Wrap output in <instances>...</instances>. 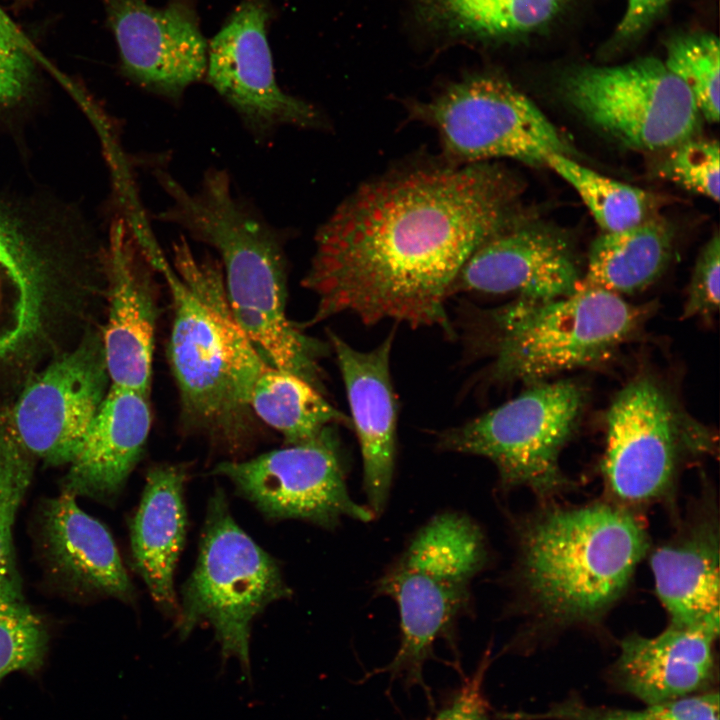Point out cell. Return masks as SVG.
<instances>
[{"instance_id": "30", "label": "cell", "mask_w": 720, "mask_h": 720, "mask_svg": "<svg viewBox=\"0 0 720 720\" xmlns=\"http://www.w3.org/2000/svg\"><path fill=\"white\" fill-rule=\"evenodd\" d=\"M508 720H719V693L709 690L684 698L628 710L589 705L576 696L543 712L502 714Z\"/></svg>"}, {"instance_id": "17", "label": "cell", "mask_w": 720, "mask_h": 720, "mask_svg": "<svg viewBox=\"0 0 720 720\" xmlns=\"http://www.w3.org/2000/svg\"><path fill=\"white\" fill-rule=\"evenodd\" d=\"M581 282L569 243L556 232L524 224L519 215L484 239L457 274L450 296L517 293L525 299L572 294Z\"/></svg>"}, {"instance_id": "9", "label": "cell", "mask_w": 720, "mask_h": 720, "mask_svg": "<svg viewBox=\"0 0 720 720\" xmlns=\"http://www.w3.org/2000/svg\"><path fill=\"white\" fill-rule=\"evenodd\" d=\"M705 427L684 414L654 376L641 374L615 395L606 415L601 469L614 502L631 509L664 499L687 456L711 453Z\"/></svg>"}, {"instance_id": "21", "label": "cell", "mask_w": 720, "mask_h": 720, "mask_svg": "<svg viewBox=\"0 0 720 720\" xmlns=\"http://www.w3.org/2000/svg\"><path fill=\"white\" fill-rule=\"evenodd\" d=\"M656 595L678 626H719V521L702 502L650 556Z\"/></svg>"}, {"instance_id": "1", "label": "cell", "mask_w": 720, "mask_h": 720, "mask_svg": "<svg viewBox=\"0 0 720 720\" xmlns=\"http://www.w3.org/2000/svg\"><path fill=\"white\" fill-rule=\"evenodd\" d=\"M520 185L487 162L392 171L361 185L319 227L302 280L311 326L341 313L455 336L451 286L473 250L516 217Z\"/></svg>"}, {"instance_id": "3", "label": "cell", "mask_w": 720, "mask_h": 720, "mask_svg": "<svg viewBox=\"0 0 720 720\" xmlns=\"http://www.w3.org/2000/svg\"><path fill=\"white\" fill-rule=\"evenodd\" d=\"M515 538L516 602L555 628L598 624L649 548L642 523L615 502L547 506L517 520Z\"/></svg>"}, {"instance_id": "31", "label": "cell", "mask_w": 720, "mask_h": 720, "mask_svg": "<svg viewBox=\"0 0 720 720\" xmlns=\"http://www.w3.org/2000/svg\"><path fill=\"white\" fill-rule=\"evenodd\" d=\"M32 474V456L18 442L9 421L0 419V593L20 591L13 526Z\"/></svg>"}, {"instance_id": "20", "label": "cell", "mask_w": 720, "mask_h": 720, "mask_svg": "<svg viewBox=\"0 0 720 720\" xmlns=\"http://www.w3.org/2000/svg\"><path fill=\"white\" fill-rule=\"evenodd\" d=\"M719 626L669 624L654 637L626 636L613 664L616 685L646 705L712 690Z\"/></svg>"}, {"instance_id": "28", "label": "cell", "mask_w": 720, "mask_h": 720, "mask_svg": "<svg viewBox=\"0 0 720 720\" xmlns=\"http://www.w3.org/2000/svg\"><path fill=\"white\" fill-rule=\"evenodd\" d=\"M545 165L570 184L603 232L633 227L654 216L649 192L601 175L564 154H551Z\"/></svg>"}, {"instance_id": "12", "label": "cell", "mask_w": 720, "mask_h": 720, "mask_svg": "<svg viewBox=\"0 0 720 720\" xmlns=\"http://www.w3.org/2000/svg\"><path fill=\"white\" fill-rule=\"evenodd\" d=\"M172 300L168 358L180 397L182 421L230 452L248 441L252 413L238 399L215 318L197 289L158 249L149 254Z\"/></svg>"}, {"instance_id": "15", "label": "cell", "mask_w": 720, "mask_h": 720, "mask_svg": "<svg viewBox=\"0 0 720 720\" xmlns=\"http://www.w3.org/2000/svg\"><path fill=\"white\" fill-rule=\"evenodd\" d=\"M103 345L88 340L34 376L9 420L21 446L48 464H69L106 393Z\"/></svg>"}, {"instance_id": "27", "label": "cell", "mask_w": 720, "mask_h": 720, "mask_svg": "<svg viewBox=\"0 0 720 720\" xmlns=\"http://www.w3.org/2000/svg\"><path fill=\"white\" fill-rule=\"evenodd\" d=\"M39 311L37 266L17 226L0 212V354L31 332Z\"/></svg>"}, {"instance_id": "2", "label": "cell", "mask_w": 720, "mask_h": 720, "mask_svg": "<svg viewBox=\"0 0 720 720\" xmlns=\"http://www.w3.org/2000/svg\"><path fill=\"white\" fill-rule=\"evenodd\" d=\"M154 176L171 199L155 218L216 250L227 302L242 331L272 364L324 394L319 362L331 347L302 333L287 316L280 233L232 193L225 169L208 168L194 192L161 168Z\"/></svg>"}, {"instance_id": "26", "label": "cell", "mask_w": 720, "mask_h": 720, "mask_svg": "<svg viewBox=\"0 0 720 720\" xmlns=\"http://www.w3.org/2000/svg\"><path fill=\"white\" fill-rule=\"evenodd\" d=\"M672 249V227L656 215L624 230L602 232L591 244L579 286L620 296L640 292L663 274Z\"/></svg>"}, {"instance_id": "11", "label": "cell", "mask_w": 720, "mask_h": 720, "mask_svg": "<svg viewBox=\"0 0 720 720\" xmlns=\"http://www.w3.org/2000/svg\"><path fill=\"white\" fill-rule=\"evenodd\" d=\"M173 266L209 306L217 323L234 391L262 422L281 433L287 445L306 442L330 425L352 428L351 418L301 377L267 360L242 331L230 311L222 267L191 248L176 252Z\"/></svg>"}, {"instance_id": "25", "label": "cell", "mask_w": 720, "mask_h": 720, "mask_svg": "<svg viewBox=\"0 0 720 720\" xmlns=\"http://www.w3.org/2000/svg\"><path fill=\"white\" fill-rule=\"evenodd\" d=\"M43 537L54 567L67 579L91 591L125 601L133 586L107 528L85 513L67 490L48 501Z\"/></svg>"}, {"instance_id": "24", "label": "cell", "mask_w": 720, "mask_h": 720, "mask_svg": "<svg viewBox=\"0 0 720 720\" xmlns=\"http://www.w3.org/2000/svg\"><path fill=\"white\" fill-rule=\"evenodd\" d=\"M418 20L433 32L487 44H522L551 36L587 0H412Z\"/></svg>"}, {"instance_id": "34", "label": "cell", "mask_w": 720, "mask_h": 720, "mask_svg": "<svg viewBox=\"0 0 720 720\" xmlns=\"http://www.w3.org/2000/svg\"><path fill=\"white\" fill-rule=\"evenodd\" d=\"M671 0H627L615 29L600 45L598 57L609 61L634 50L667 11Z\"/></svg>"}, {"instance_id": "18", "label": "cell", "mask_w": 720, "mask_h": 720, "mask_svg": "<svg viewBox=\"0 0 720 720\" xmlns=\"http://www.w3.org/2000/svg\"><path fill=\"white\" fill-rule=\"evenodd\" d=\"M154 271L146 239L118 221L110 242V303L102 345L111 384L146 393L156 324Z\"/></svg>"}, {"instance_id": "7", "label": "cell", "mask_w": 720, "mask_h": 720, "mask_svg": "<svg viewBox=\"0 0 720 720\" xmlns=\"http://www.w3.org/2000/svg\"><path fill=\"white\" fill-rule=\"evenodd\" d=\"M585 402L586 392L575 381L534 383L481 416L441 431L437 447L489 459L503 490L525 487L548 498L568 487L559 458Z\"/></svg>"}, {"instance_id": "6", "label": "cell", "mask_w": 720, "mask_h": 720, "mask_svg": "<svg viewBox=\"0 0 720 720\" xmlns=\"http://www.w3.org/2000/svg\"><path fill=\"white\" fill-rule=\"evenodd\" d=\"M291 594L278 563L238 526L223 491L215 490L197 563L181 592L176 617L179 636L184 639L207 622L223 659L236 658L250 678L252 622L270 603Z\"/></svg>"}, {"instance_id": "19", "label": "cell", "mask_w": 720, "mask_h": 720, "mask_svg": "<svg viewBox=\"0 0 720 720\" xmlns=\"http://www.w3.org/2000/svg\"><path fill=\"white\" fill-rule=\"evenodd\" d=\"M393 336L370 351H359L328 332L361 450L363 488L375 517L385 509L395 470L397 401L389 365Z\"/></svg>"}, {"instance_id": "13", "label": "cell", "mask_w": 720, "mask_h": 720, "mask_svg": "<svg viewBox=\"0 0 720 720\" xmlns=\"http://www.w3.org/2000/svg\"><path fill=\"white\" fill-rule=\"evenodd\" d=\"M336 425L303 443L248 460H229L213 473L228 478L268 518L300 519L325 529L343 518L369 522L375 515L347 487V461Z\"/></svg>"}, {"instance_id": "4", "label": "cell", "mask_w": 720, "mask_h": 720, "mask_svg": "<svg viewBox=\"0 0 720 720\" xmlns=\"http://www.w3.org/2000/svg\"><path fill=\"white\" fill-rule=\"evenodd\" d=\"M649 310L615 293L579 286L553 299L517 300L466 313L471 355L488 356L489 383L528 385L609 360L642 327Z\"/></svg>"}, {"instance_id": "8", "label": "cell", "mask_w": 720, "mask_h": 720, "mask_svg": "<svg viewBox=\"0 0 720 720\" xmlns=\"http://www.w3.org/2000/svg\"><path fill=\"white\" fill-rule=\"evenodd\" d=\"M557 87L593 128L630 149L665 151L695 137L701 127L691 93L656 57L569 65L558 74Z\"/></svg>"}, {"instance_id": "29", "label": "cell", "mask_w": 720, "mask_h": 720, "mask_svg": "<svg viewBox=\"0 0 720 720\" xmlns=\"http://www.w3.org/2000/svg\"><path fill=\"white\" fill-rule=\"evenodd\" d=\"M665 66L691 93L706 121L719 120L720 49L709 31L676 32L665 41Z\"/></svg>"}, {"instance_id": "23", "label": "cell", "mask_w": 720, "mask_h": 720, "mask_svg": "<svg viewBox=\"0 0 720 720\" xmlns=\"http://www.w3.org/2000/svg\"><path fill=\"white\" fill-rule=\"evenodd\" d=\"M185 480L186 471L181 465L152 467L130 525L135 569L158 607L176 617L179 602L173 577L186 531Z\"/></svg>"}, {"instance_id": "5", "label": "cell", "mask_w": 720, "mask_h": 720, "mask_svg": "<svg viewBox=\"0 0 720 720\" xmlns=\"http://www.w3.org/2000/svg\"><path fill=\"white\" fill-rule=\"evenodd\" d=\"M488 555L482 529L462 512H441L420 527L375 584L376 596L397 605L400 643L392 661L365 678L385 673L408 689L418 686L433 709L424 665L436 659L434 647L440 639L458 657L456 624L471 613L472 581L485 568Z\"/></svg>"}, {"instance_id": "32", "label": "cell", "mask_w": 720, "mask_h": 720, "mask_svg": "<svg viewBox=\"0 0 720 720\" xmlns=\"http://www.w3.org/2000/svg\"><path fill=\"white\" fill-rule=\"evenodd\" d=\"M47 640L44 623L20 591L0 593V681L12 672L38 670Z\"/></svg>"}, {"instance_id": "36", "label": "cell", "mask_w": 720, "mask_h": 720, "mask_svg": "<svg viewBox=\"0 0 720 720\" xmlns=\"http://www.w3.org/2000/svg\"><path fill=\"white\" fill-rule=\"evenodd\" d=\"M491 664V649L483 654L476 670L444 698L428 720H492V710L484 691V679Z\"/></svg>"}, {"instance_id": "33", "label": "cell", "mask_w": 720, "mask_h": 720, "mask_svg": "<svg viewBox=\"0 0 720 720\" xmlns=\"http://www.w3.org/2000/svg\"><path fill=\"white\" fill-rule=\"evenodd\" d=\"M665 152L659 168L662 177L718 202L720 152L717 141L695 136Z\"/></svg>"}, {"instance_id": "35", "label": "cell", "mask_w": 720, "mask_h": 720, "mask_svg": "<svg viewBox=\"0 0 720 720\" xmlns=\"http://www.w3.org/2000/svg\"><path fill=\"white\" fill-rule=\"evenodd\" d=\"M720 238L711 237L700 251L687 289L682 318H711L719 309Z\"/></svg>"}, {"instance_id": "10", "label": "cell", "mask_w": 720, "mask_h": 720, "mask_svg": "<svg viewBox=\"0 0 720 720\" xmlns=\"http://www.w3.org/2000/svg\"><path fill=\"white\" fill-rule=\"evenodd\" d=\"M407 110L411 119L436 130L450 165L493 158L545 165L551 154L571 155L536 104L494 73L466 77L430 100L410 102Z\"/></svg>"}, {"instance_id": "22", "label": "cell", "mask_w": 720, "mask_h": 720, "mask_svg": "<svg viewBox=\"0 0 720 720\" xmlns=\"http://www.w3.org/2000/svg\"><path fill=\"white\" fill-rule=\"evenodd\" d=\"M151 420L149 393L111 384L69 463L65 490L102 499L116 495L141 457Z\"/></svg>"}, {"instance_id": "14", "label": "cell", "mask_w": 720, "mask_h": 720, "mask_svg": "<svg viewBox=\"0 0 720 720\" xmlns=\"http://www.w3.org/2000/svg\"><path fill=\"white\" fill-rule=\"evenodd\" d=\"M264 0H243L208 44L206 80L238 113L246 127L265 138L276 128H321L319 110L284 92L276 82Z\"/></svg>"}, {"instance_id": "37", "label": "cell", "mask_w": 720, "mask_h": 720, "mask_svg": "<svg viewBox=\"0 0 720 720\" xmlns=\"http://www.w3.org/2000/svg\"><path fill=\"white\" fill-rule=\"evenodd\" d=\"M34 51L13 39L0 27V105L18 101L30 87Z\"/></svg>"}, {"instance_id": "16", "label": "cell", "mask_w": 720, "mask_h": 720, "mask_svg": "<svg viewBox=\"0 0 720 720\" xmlns=\"http://www.w3.org/2000/svg\"><path fill=\"white\" fill-rule=\"evenodd\" d=\"M123 72L172 100L205 76L208 45L193 8L174 0L155 8L145 0H104Z\"/></svg>"}]
</instances>
